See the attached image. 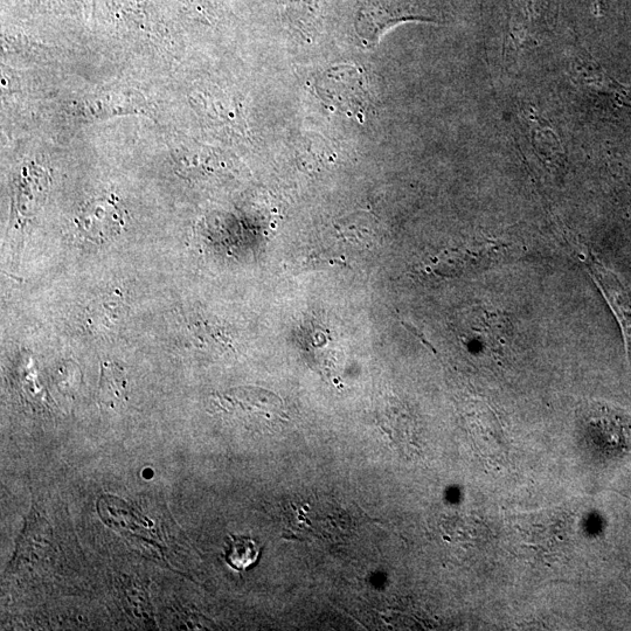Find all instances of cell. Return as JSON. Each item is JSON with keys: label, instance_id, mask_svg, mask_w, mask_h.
I'll use <instances>...</instances> for the list:
<instances>
[{"label": "cell", "instance_id": "1", "mask_svg": "<svg viewBox=\"0 0 631 631\" xmlns=\"http://www.w3.org/2000/svg\"><path fill=\"white\" fill-rule=\"evenodd\" d=\"M316 92L328 108L364 121L369 95L362 68L342 65L328 69L318 79Z\"/></svg>", "mask_w": 631, "mask_h": 631}, {"label": "cell", "instance_id": "2", "mask_svg": "<svg viewBox=\"0 0 631 631\" xmlns=\"http://www.w3.org/2000/svg\"><path fill=\"white\" fill-rule=\"evenodd\" d=\"M219 406L244 424L274 428L286 420L280 398L260 388L241 387L220 395Z\"/></svg>", "mask_w": 631, "mask_h": 631}, {"label": "cell", "instance_id": "3", "mask_svg": "<svg viewBox=\"0 0 631 631\" xmlns=\"http://www.w3.org/2000/svg\"><path fill=\"white\" fill-rule=\"evenodd\" d=\"M575 252L613 311L623 336L628 359L631 360V293L612 270L608 269L584 246L575 245Z\"/></svg>", "mask_w": 631, "mask_h": 631}, {"label": "cell", "instance_id": "4", "mask_svg": "<svg viewBox=\"0 0 631 631\" xmlns=\"http://www.w3.org/2000/svg\"><path fill=\"white\" fill-rule=\"evenodd\" d=\"M511 248L498 240H485L482 244L452 248L433 259L429 270L436 276L456 277L484 270L508 258Z\"/></svg>", "mask_w": 631, "mask_h": 631}, {"label": "cell", "instance_id": "5", "mask_svg": "<svg viewBox=\"0 0 631 631\" xmlns=\"http://www.w3.org/2000/svg\"><path fill=\"white\" fill-rule=\"evenodd\" d=\"M406 22L434 23L435 19L411 4L372 3L358 13L357 36L365 47H373L393 26Z\"/></svg>", "mask_w": 631, "mask_h": 631}, {"label": "cell", "instance_id": "6", "mask_svg": "<svg viewBox=\"0 0 631 631\" xmlns=\"http://www.w3.org/2000/svg\"><path fill=\"white\" fill-rule=\"evenodd\" d=\"M80 232L96 244L107 242L120 234L124 226L123 213L115 200L104 198L90 201L76 219Z\"/></svg>", "mask_w": 631, "mask_h": 631}, {"label": "cell", "instance_id": "7", "mask_svg": "<svg viewBox=\"0 0 631 631\" xmlns=\"http://www.w3.org/2000/svg\"><path fill=\"white\" fill-rule=\"evenodd\" d=\"M97 399L102 407L112 411H116L128 401L127 373L120 364L102 363Z\"/></svg>", "mask_w": 631, "mask_h": 631}, {"label": "cell", "instance_id": "8", "mask_svg": "<svg viewBox=\"0 0 631 631\" xmlns=\"http://www.w3.org/2000/svg\"><path fill=\"white\" fill-rule=\"evenodd\" d=\"M141 99H137V94L108 93L90 101L86 110L89 115L97 117V119L104 116L135 113L137 108L143 107Z\"/></svg>", "mask_w": 631, "mask_h": 631}, {"label": "cell", "instance_id": "9", "mask_svg": "<svg viewBox=\"0 0 631 631\" xmlns=\"http://www.w3.org/2000/svg\"><path fill=\"white\" fill-rule=\"evenodd\" d=\"M231 539L227 551L228 564L239 571H245L258 561L260 546L255 540L247 537L232 536Z\"/></svg>", "mask_w": 631, "mask_h": 631}, {"label": "cell", "instance_id": "10", "mask_svg": "<svg viewBox=\"0 0 631 631\" xmlns=\"http://www.w3.org/2000/svg\"><path fill=\"white\" fill-rule=\"evenodd\" d=\"M531 134L533 144H535L540 156H543L546 161L556 163V165L563 161V148H561V144L551 129L547 127H533Z\"/></svg>", "mask_w": 631, "mask_h": 631}, {"label": "cell", "instance_id": "11", "mask_svg": "<svg viewBox=\"0 0 631 631\" xmlns=\"http://www.w3.org/2000/svg\"><path fill=\"white\" fill-rule=\"evenodd\" d=\"M339 232H341L342 237L349 240L351 244L371 246L374 237V226L369 223V221L362 223L360 220L352 221V218H350L344 221L342 227L339 228Z\"/></svg>", "mask_w": 631, "mask_h": 631}]
</instances>
